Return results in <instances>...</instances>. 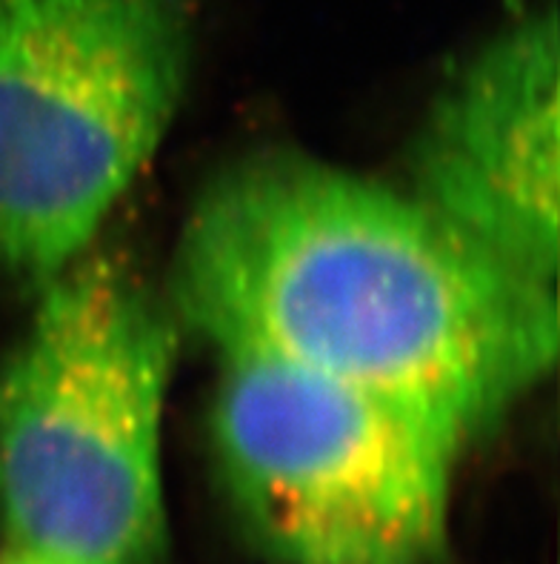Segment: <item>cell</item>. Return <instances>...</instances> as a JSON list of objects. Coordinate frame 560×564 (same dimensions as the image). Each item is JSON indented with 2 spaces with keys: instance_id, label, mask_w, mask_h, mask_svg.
<instances>
[{
  "instance_id": "cell-3",
  "label": "cell",
  "mask_w": 560,
  "mask_h": 564,
  "mask_svg": "<svg viewBox=\"0 0 560 564\" xmlns=\"http://www.w3.org/2000/svg\"><path fill=\"white\" fill-rule=\"evenodd\" d=\"M189 72L186 0H18L0 23V270L43 286L150 164Z\"/></svg>"
},
{
  "instance_id": "cell-5",
  "label": "cell",
  "mask_w": 560,
  "mask_h": 564,
  "mask_svg": "<svg viewBox=\"0 0 560 564\" xmlns=\"http://www.w3.org/2000/svg\"><path fill=\"white\" fill-rule=\"evenodd\" d=\"M560 37L554 9L483 43L426 115L409 193L535 281L558 279Z\"/></svg>"
},
{
  "instance_id": "cell-2",
  "label": "cell",
  "mask_w": 560,
  "mask_h": 564,
  "mask_svg": "<svg viewBox=\"0 0 560 564\" xmlns=\"http://www.w3.org/2000/svg\"><path fill=\"white\" fill-rule=\"evenodd\" d=\"M175 313L121 258L41 286L0 372V528L61 564H155L166 544L161 430Z\"/></svg>"
},
{
  "instance_id": "cell-4",
  "label": "cell",
  "mask_w": 560,
  "mask_h": 564,
  "mask_svg": "<svg viewBox=\"0 0 560 564\" xmlns=\"http://www.w3.org/2000/svg\"><path fill=\"white\" fill-rule=\"evenodd\" d=\"M212 433L246 524L289 564H435L461 447L318 372L220 356Z\"/></svg>"
},
{
  "instance_id": "cell-6",
  "label": "cell",
  "mask_w": 560,
  "mask_h": 564,
  "mask_svg": "<svg viewBox=\"0 0 560 564\" xmlns=\"http://www.w3.org/2000/svg\"><path fill=\"white\" fill-rule=\"evenodd\" d=\"M0 564H61V562H52V558H43L35 556V553H21V551H12L7 558Z\"/></svg>"
},
{
  "instance_id": "cell-7",
  "label": "cell",
  "mask_w": 560,
  "mask_h": 564,
  "mask_svg": "<svg viewBox=\"0 0 560 564\" xmlns=\"http://www.w3.org/2000/svg\"><path fill=\"white\" fill-rule=\"evenodd\" d=\"M14 3H18V0H0V23L7 21V14L12 12Z\"/></svg>"
},
{
  "instance_id": "cell-1",
  "label": "cell",
  "mask_w": 560,
  "mask_h": 564,
  "mask_svg": "<svg viewBox=\"0 0 560 564\" xmlns=\"http://www.w3.org/2000/svg\"><path fill=\"white\" fill-rule=\"evenodd\" d=\"M172 313L220 356L318 372L420 415L458 447L554 367L558 295L355 172L261 155L195 200Z\"/></svg>"
}]
</instances>
